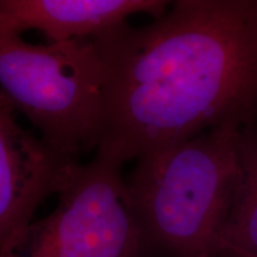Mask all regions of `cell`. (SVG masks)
<instances>
[{
  "label": "cell",
  "mask_w": 257,
  "mask_h": 257,
  "mask_svg": "<svg viewBox=\"0 0 257 257\" xmlns=\"http://www.w3.org/2000/svg\"><path fill=\"white\" fill-rule=\"evenodd\" d=\"M169 6L167 0H0V32L37 30L48 43L94 38L133 15L159 18Z\"/></svg>",
  "instance_id": "6"
},
{
  "label": "cell",
  "mask_w": 257,
  "mask_h": 257,
  "mask_svg": "<svg viewBox=\"0 0 257 257\" xmlns=\"http://www.w3.org/2000/svg\"><path fill=\"white\" fill-rule=\"evenodd\" d=\"M240 181L217 257H257V120L239 128Z\"/></svg>",
  "instance_id": "7"
},
{
  "label": "cell",
  "mask_w": 257,
  "mask_h": 257,
  "mask_svg": "<svg viewBox=\"0 0 257 257\" xmlns=\"http://www.w3.org/2000/svg\"><path fill=\"white\" fill-rule=\"evenodd\" d=\"M93 41L107 72L96 155L124 166L257 120V0H178Z\"/></svg>",
  "instance_id": "1"
},
{
  "label": "cell",
  "mask_w": 257,
  "mask_h": 257,
  "mask_svg": "<svg viewBox=\"0 0 257 257\" xmlns=\"http://www.w3.org/2000/svg\"><path fill=\"white\" fill-rule=\"evenodd\" d=\"M106 66L93 38L32 44L0 32V92L59 155L79 162L99 146Z\"/></svg>",
  "instance_id": "3"
},
{
  "label": "cell",
  "mask_w": 257,
  "mask_h": 257,
  "mask_svg": "<svg viewBox=\"0 0 257 257\" xmlns=\"http://www.w3.org/2000/svg\"><path fill=\"white\" fill-rule=\"evenodd\" d=\"M16 112L0 92V257L18 248L38 207L57 195L80 165L22 127Z\"/></svg>",
  "instance_id": "5"
},
{
  "label": "cell",
  "mask_w": 257,
  "mask_h": 257,
  "mask_svg": "<svg viewBox=\"0 0 257 257\" xmlns=\"http://www.w3.org/2000/svg\"><path fill=\"white\" fill-rule=\"evenodd\" d=\"M238 133L212 128L135 161L125 181L148 257H217L240 181Z\"/></svg>",
  "instance_id": "2"
},
{
  "label": "cell",
  "mask_w": 257,
  "mask_h": 257,
  "mask_svg": "<svg viewBox=\"0 0 257 257\" xmlns=\"http://www.w3.org/2000/svg\"><path fill=\"white\" fill-rule=\"evenodd\" d=\"M121 168L96 154L76 166L55 210L8 257H148Z\"/></svg>",
  "instance_id": "4"
}]
</instances>
